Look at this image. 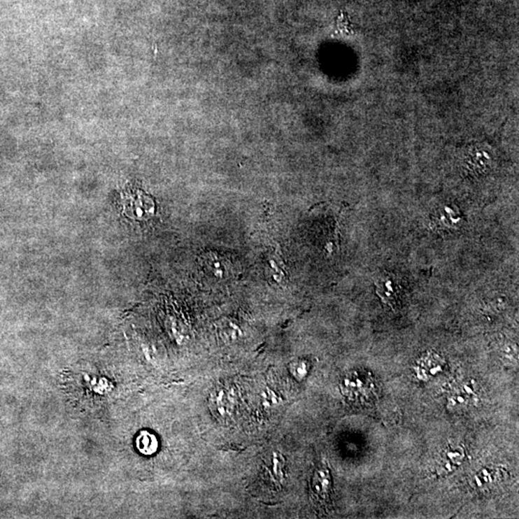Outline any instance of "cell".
Segmentation results:
<instances>
[{
    "label": "cell",
    "instance_id": "6da1fadb",
    "mask_svg": "<svg viewBox=\"0 0 519 519\" xmlns=\"http://www.w3.org/2000/svg\"><path fill=\"white\" fill-rule=\"evenodd\" d=\"M122 207L125 215L136 220H149L155 213L152 197L138 190L122 194Z\"/></svg>",
    "mask_w": 519,
    "mask_h": 519
},
{
    "label": "cell",
    "instance_id": "7a4b0ae2",
    "mask_svg": "<svg viewBox=\"0 0 519 519\" xmlns=\"http://www.w3.org/2000/svg\"><path fill=\"white\" fill-rule=\"evenodd\" d=\"M332 493V478L330 469L326 462H322L315 469L311 484V495L315 504L328 508L331 505Z\"/></svg>",
    "mask_w": 519,
    "mask_h": 519
},
{
    "label": "cell",
    "instance_id": "3957f363",
    "mask_svg": "<svg viewBox=\"0 0 519 519\" xmlns=\"http://www.w3.org/2000/svg\"><path fill=\"white\" fill-rule=\"evenodd\" d=\"M376 294L384 304L395 309L399 305L400 286L392 275H384L375 283Z\"/></svg>",
    "mask_w": 519,
    "mask_h": 519
},
{
    "label": "cell",
    "instance_id": "277c9868",
    "mask_svg": "<svg viewBox=\"0 0 519 519\" xmlns=\"http://www.w3.org/2000/svg\"><path fill=\"white\" fill-rule=\"evenodd\" d=\"M432 226L436 230H452L462 225L461 212L455 205H446L432 215Z\"/></svg>",
    "mask_w": 519,
    "mask_h": 519
},
{
    "label": "cell",
    "instance_id": "5b68a950",
    "mask_svg": "<svg viewBox=\"0 0 519 519\" xmlns=\"http://www.w3.org/2000/svg\"><path fill=\"white\" fill-rule=\"evenodd\" d=\"M137 446L138 450L145 455H152L158 449V441L156 436L148 432H143L138 436Z\"/></svg>",
    "mask_w": 519,
    "mask_h": 519
}]
</instances>
